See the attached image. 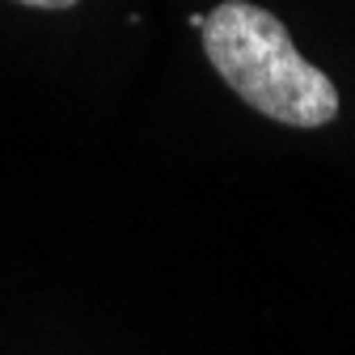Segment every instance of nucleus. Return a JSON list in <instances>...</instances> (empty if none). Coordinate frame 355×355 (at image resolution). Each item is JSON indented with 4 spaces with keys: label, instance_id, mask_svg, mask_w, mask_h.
Segmentation results:
<instances>
[{
    "label": "nucleus",
    "instance_id": "obj_1",
    "mask_svg": "<svg viewBox=\"0 0 355 355\" xmlns=\"http://www.w3.org/2000/svg\"><path fill=\"white\" fill-rule=\"evenodd\" d=\"M199 30L211 68L250 110L288 127H326L338 114L334 80L296 51L288 26L271 9L225 0Z\"/></svg>",
    "mask_w": 355,
    "mask_h": 355
},
{
    "label": "nucleus",
    "instance_id": "obj_2",
    "mask_svg": "<svg viewBox=\"0 0 355 355\" xmlns=\"http://www.w3.org/2000/svg\"><path fill=\"white\" fill-rule=\"evenodd\" d=\"M13 5H26V9H72L80 0H13Z\"/></svg>",
    "mask_w": 355,
    "mask_h": 355
}]
</instances>
